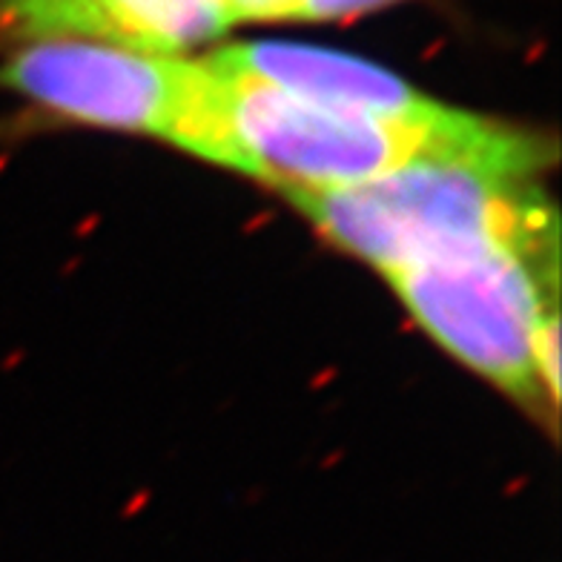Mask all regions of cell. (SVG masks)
Wrapping results in <instances>:
<instances>
[{
	"label": "cell",
	"mask_w": 562,
	"mask_h": 562,
	"mask_svg": "<svg viewBox=\"0 0 562 562\" xmlns=\"http://www.w3.org/2000/svg\"><path fill=\"white\" fill-rule=\"evenodd\" d=\"M233 26L236 23L296 21L302 0H224Z\"/></svg>",
	"instance_id": "cell-8"
},
{
	"label": "cell",
	"mask_w": 562,
	"mask_h": 562,
	"mask_svg": "<svg viewBox=\"0 0 562 562\" xmlns=\"http://www.w3.org/2000/svg\"><path fill=\"white\" fill-rule=\"evenodd\" d=\"M213 55L290 95L334 110L387 121H419L442 106L379 64L313 44L252 41L224 46Z\"/></svg>",
	"instance_id": "cell-6"
},
{
	"label": "cell",
	"mask_w": 562,
	"mask_h": 562,
	"mask_svg": "<svg viewBox=\"0 0 562 562\" xmlns=\"http://www.w3.org/2000/svg\"><path fill=\"white\" fill-rule=\"evenodd\" d=\"M411 316L510 400L554 422L537 376V336L560 325V261L531 265L503 247L416 261L385 273Z\"/></svg>",
	"instance_id": "cell-4"
},
{
	"label": "cell",
	"mask_w": 562,
	"mask_h": 562,
	"mask_svg": "<svg viewBox=\"0 0 562 562\" xmlns=\"http://www.w3.org/2000/svg\"><path fill=\"white\" fill-rule=\"evenodd\" d=\"M227 83L229 119L250 178L281 190H345L414 167H476L540 178L554 144L522 126L439 106L419 121H387L290 95L273 83L204 55Z\"/></svg>",
	"instance_id": "cell-1"
},
{
	"label": "cell",
	"mask_w": 562,
	"mask_h": 562,
	"mask_svg": "<svg viewBox=\"0 0 562 562\" xmlns=\"http://www.w3.org/2000/svg\"><path fill=\"white\" fill-rule=\"evenodd\" d=\"M402 0H302L296 21L304 23H330V21H350L362 18L379 9H387Z\"/></svg>",
	"instance_id": "cell-7"
},
{
	"label": "cell",
	"mask_w": 562,
	"mask_h": 562,
	"mask_svg": "<svg viewBox=\"0 0 562 562\" xmlns=\"http://www.w3.org/2000/svg\"><path fill=\"white\" fill-rule=\"evenodd\" d=\"M233 26L224 0H0V46L101 44L187 55Z\"/></svg>",
	"instance_id": "cell-5"
},
{
	"label": "cell",
	"mask_w": 562,
	"mask_h": 562,
	"mask_svg": "<svg viewBox=\"0 0 562 562\" xmlns=\"http://www.w3.org/2000/svg\"><path fill=\"white\" fill-rule=\"evenodd\" d=\"M336 247L391 273L468 250L560 261L557 210L533 178L476 167H414L345 190H281Z\"/></svg>",
	"instance_id": "cell-2"
},
{
	"label": "cell",
	"mask_w": 562,
	"mask_h": 562,
	"mask_svg": "<svg viewBox=\"0 0 562 562\" xmlns=\"http://www.w3.org/2000/svg\"><path fill=\"white\" fill-rule=\"evenodd\" d=\"M0 87L60 119L156 135L190 156L250 176L229 119L227 83L207 58L101 44H32L0 64Z\"/></svg>",
	"instance_id": "cell-3"
}]
</instances>
